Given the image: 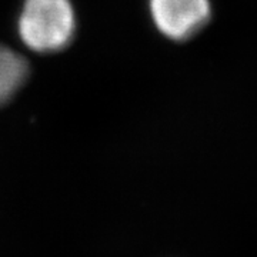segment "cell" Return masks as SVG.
I'll return each mask as SVG.
<instances>
[{
  "label": "cell",
  "instance_id": "obj_1",
  "mask_svg": "<svg viewBox=\"0 0 257 257\" xmlns=\"http://www.w3.org/2000/svg\"><path fill=\"white\" fill-rule=\"evenodd\" d=\"M76 30L70 0H25L18 20L22 42L37 53H53L66 47Z\"/></svg>",
  "mask_w": 257,
  "mask_h": 257
},
{
  "label": "cell",
  "instance_id": "obj_2",
  "mask_svg": "<svg viewBox=\"0 0 257 257\" xmlns=\"http://www.w3.org/2000/svg\"><path fill=\"white\" fill-rule=\"evenodd\" d=\"M150 13L160 33L172 40H186L209 22L210 0H150Z\"/></svg>",
  "mask_w": 257,
  "mask_h": 257
},
{
  "label": "cell",
  "instance_id": "obj_3",
  "mask_svg": "<svg viewBox=\"0 0 257 257\" xmlns=\"http://www.w3.org/2000/svg\"><path fill=\"white\" fill-rule=\"evenodd\" d=\"M28 76V60L10 47L0 45V106L15 96Z\"/></svg>",
  "mask_w": 257,
  "mask_h": 257
}]
</instances>
